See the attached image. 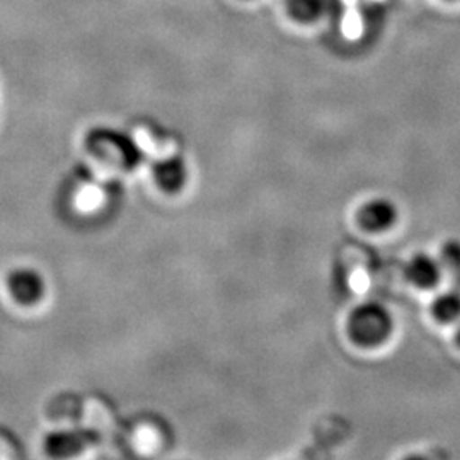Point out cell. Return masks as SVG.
<instances>
[{"instance_id":"obj_1","label":"cell","mask_w":460,"mask_h":460,"mask_svg":"<svg viewBox=\"0 0 460 460\" xmlns=\"http://www.w3.org/2000/svg\"><path fill=\"white\" fill-rule=\"evenodd\" d=\"M348 332L358 345H382L393 332V315L384 305L367 302L349 314Z\"/></svg>"},{"instance_id":"obj_2","label":"cell","mask_w":460,"mask_h":460,"mask_svg":"<svg viewBox=\"0 0 460 460\" xmlns=\"http://www.w3.org/2000/svg\"><path fill=\"white\" fill-rule=\"evenodd\" d=\"M45 279L31 268H19L7 277V290L21 305H34L45 296Z\"/></svg>"},{"instance_id":"obj_3","label":"cell","mask_w":460,"mask_h":460,"mask_svg":"<svg viewBox=\"0 0 460 460\" xmlns=\"http://www.w3.org/2000/svg\"><path fill=\"white\" fill-rule=\"evenodd\" d=\"M358 218L365 229L370 232H384L394 226L397 220V208L391 199L374 198L363 205Z\"/></svg>"},{"instance_id":"obj_4","label":"cell","mask_w":460,"mask_h":460,"mask_svg":"<svg viewBox=\"0 0 460 460\" xmlns=\"http://www.w3.org/2000/svg\"><path fill=\"white\" fill-rule=\"evenodd\" d=\"M442 264L428 254H416L406 264L404 275L418 288H433L442 279Z\"/></svg>"},{"instance_id":"obj_5","label":"cell","mask_w":460,"mask_h":460,"mask_svg":"<svg viewBox=\"0 0 460 460\" xmlns=\"http://www.w3.org/2000/svg\"><path fill=\"white\" fill-rule=\"evenodd\" d=\"M152 176L165 193H178L186 184L188 171L180 157H167L155 163Z\"/></svg>"},{"instance_id":"obj_6","label":"cell","mask_w":460,"mask_h":460,"mask_svg":"<svg viewBox=\"0 0 460 460\" xmlns=\"http://www.w3.org/2000/svg\"><path fill=\"white\" fill-rule=\"evenodd\" d=\"M102 137L106 140V147H102L101 144H94V142L89 144L91 148H94V152H106V161L115 159V163L123 165V167H135L137 165V163H138V150L135 148L128 138L115 137V135H110L108 132Z\"/></svg>"},{"instance_id":"obj_7","label":"cell","mask_w":460,"mask_h":460,"mask_svg":"<svg viewBox=\"0 0 460 460\" xmlns=\"http://www.w3.org/2000/svg\"><path fill=\"white\" fill-rule=\"evenodd\" d=\"M431 311L440 323H454L460 319L459 290L452 288L450 292H445L442 296H437L431 305Z\"/></svg>"},{"instance_id":"obj_8","label":"cell","mask_w":460,"mask_h":460,"mask_svg":"<svg viewBox=\"0 0 460 460\" xmlns=\"http://www.w3.org/2000/svg\"><path fill=\"white\" fill-rule=\"evenodd\" d=\"M81 440L72 435V433H66V435H55L49 437V454L53 456H70L77 450H81Z\"/></svg>"},{"instance_id":"obj_9","label":"cell","mask_w":460,"mask_h":460,"mask_svg":"<svg viewBox=\"0 0 460 460\" xmlns=\"http://www.w3.org/2000/svg\"><path fill=\"white\" fill-rule=\"evenodd\" d=\"M438 261L452 275L460 273V241H447L440 251Z\"/></svg>"},{"instance_id":"obj_10","label":"cell","mask_w":460,"mask_h":460,"mask_svg":"<svg viewBox=\"0 0 460 460\" xmlns=\"http://www.w3.org/2000/svg\"><path fill=\"white\" fill-rule=\"evenodd\" d=\"M452 288H454V290H459L460 292V273H454V279H452Z\"/></svg>"},{"instance_id":"obj_11","label":"cell","mask_w":460,"mask_h":460,"mask_svg":"<svg viewBox=\"0 0 460 460\" xmlns=\"http://www.w3.org/2000/svg\"><path fill=\"white\" fill-rule=\"evenodd\" d=\"M457 341H459V345H460V326H459V329H457Z\"/></svg>"}]
</instances>
